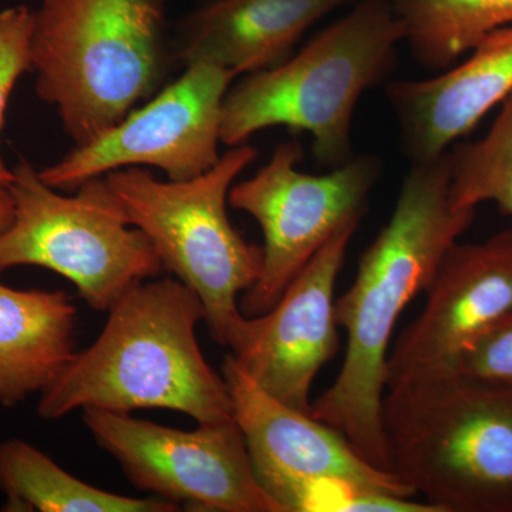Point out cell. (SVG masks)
I'll list each match as a JSON object with an SVG mask.
<instances>
[{
  "label": "cell",
  "mask_w": 512,
  "mask_h": 512,
  "mask_svg": "<svg viewBox=\"0 0 512 512\" xmlns=\"http://www.w3.org/2000/svg\"><path fill=\"white\" fill-rule=\"evenodd\" d=\"M450 153L414 163L389 222L360 256L355 282L335 303L346 330L345 362L311 416L338 430L380 470L392 473L383 433L390 339L404 308L426 291L441 258L476 220L450 201Z\"/></svg>",
  "instance_id": "6da1fadb"
},
{
  "label": "cell",
  "mask_w": 512,
  "mask_h": 512,
  "mask_svg": "<svg viewBox=\"0 0 512 512\" xmlns=\"http://www.w3.org/2000/svg\"><path fill=\"white\" fill-rule=\"evenodd\" d=\"M107 312L96 342L40 393L42 419L77 409H167L198 424L234 420L228 384L198 345L205 309L197 293L174 276H157L131 286Z\"/></svg>",
  "instance_id": "7a4b0ae2"
},
{
  "label": "cell",
  "mask_w": 512,
  "mask_h": 512,
  "mask_svg": "<svg viewBox=\"0 0 512 512\" xmlns=\"http://www.w3.org/2000/svg\"><path fill=\"white\" fill-rule=\"evenodd\" d=\"M29 59L37 97L82 146L163 89L173 72L167 0H42Z\"/></svg>",
  "instance_id": "3957f363"
},
{
  "label": "cell",
  "mask_w": 512,
  "mask_h": 512,
  "mask_svg": "<svg viewBox=\"0 0 512 512\" xmlns=\"http://www.w3.org/2000/svg\"><path fill=\"white\" fill-rule=\"evenodd\" d=\"M390 468L440 512H512V387L430 370L386 387Z\"/></svg>",
  "instance_id": "277c9868"
},
{
  "label": "cell",
  "mask_w": 512,
  "mask_h": 512,
  "mask_svg": "<svg viewBox=\"0 0 512 512\" xmlns=\"http://www.w3.org/2000/svg\"><path fill=\"white\" fill-rule=\"evenodd\" d=\"M403 42L404 26L389 0H360L296 55L232 84L221 143L241 146L259 131L286 127L311 134L318 163L345 164L357 103L386 76Z\"/></svg>",
  "instance_id": "5b68a950"
},
{
  "label": "cell",
  "mask_w": 512,
  "mask_h": 512,
  "mask_svg": "<svg viewBox=\"0 0 512 512\" xmlns=\"http://www.w3.org/2000/svg\"><path fill=\"white\" fill-rule=\"evenodd\" d=\"M256 157L249 143L229 147L211 170L184 181L158 180L141 167L106 175L130 224L150 239L165 271L200 296L212 339L231 352L248 328L238 296L261 275L262 247L232 227L228 195Z\"/></svg>",
  "instance_id": "8992f818"
},
{
  "label": "cell",
  "mask_w": 512,
  "mask_h": 512,
  "mask_svg": "<svg viewBox=\"0 0 512 512\" xmlns=\"http://www.w3.org/2000/svg\"><path fill=\"white\" fill-rule=\"evenodd\" d=\"M12 170L13 220L0 232V274L18 266L49 269L72 282L97 312L163 274L156 248L130 224L106 177L63 195L25 158Z\"/></svg>",
  "instance_id": "52a82bcc"
},
{
  "label": "cell",
  "mask_w": 512,
  "mask_h": 512,
  "mask_svg": "<svg viewBox=\"0 0 512 512\" xmlns=\"http://www.w3.org/2000/svg\"><path fill=\"white\" fill-rule=\"evenodd\" d=\"M302 157L298 141H284L251 178L229 191V205L251 215L264 234L261 275L239 302L248 318L271 311L332 235L346 222L362 220L382 174L373 154L319 175L299 170Z\"/></svg>",
  "instance_id": "ba28073f"
},
{
  "label": "cell",
  "mask_w": 512,
  "mask_h": 512,
  "mask_svg": "<svg viewBox=\"0 0 512 512\" xmlns=\"http://www.w3.org/2000/svg\"><path fill=\"white\" fill-rule=\"evenodd\" d=\"M221 373L256 477L284 512H352L366 491L416 495L396 474L366 461L338 430L266 393L231 355Z\"/></svg>",
  "instance_id": "9c48e42d"
},
{
  "label": "cell",
  "mask_w": 512,
  "mask_h": 512,
  "mask_svg": "<svg viewBox=\"0 0 512 512\" xmlns=\"http://www.w3.org/2000/svg\"><path fill=\"white\" fill-rule=\"evenodd\" d=\"M83 421L131 484L151 497L190 511L284 512L259 483L235 419L184 431L84 409Z\"/></svg>",
  "instance_id": "30bf717a"
},
{
  "label": "cell",
  "mask_w": 512,
  "mask_h": 512,
  "mask_svg": "<svg viewBox=\"0 0 512 512\" xmlns=\"http://www.w3.org/2000/svg\"><path fill=\"white\" fill-rule=\"evenodd\" d=\"M238 77L217 64H188L175 82L43 168L40 178L57 191L73 192L121 168H158L171 181L207 173L222 156V106Z\"/></svg>",
  "instance_id": "8fae6325"
},
{
  "label": "cell",
  "mask_w": 512,
  "mask_h": 512,
  "mask_svg": "<svg viewBox=\"0 0 512 512\" xmlns=\"http://www.w3.org/2000/svg\"><path fill=\"white\" fill-rule=\"evenodd\" d=\"M360 221L340 227L229 355L266 393L311 414L313 380L339 349L335 285Z\"/></svg>",
  "instance_id": "7c38bea8"
},
{
  "label": "cell",
  "mask_w": 512,
  "mask_h": 512,
  "mask_svg": "<svg viewBox=\"0 0 512 512\" xmlns=\"http://www.w3.org/2000/svg\"><path fill=\"white\" fill-rule=\"evenodd\" d=\"M424 292L423 312L387 356L386 387L416 373L451 369L478 336L512 316V229L451 245Z\"/></svg>",
  "instance_id": "4fadbf2b"
},
{
  "label": "cell",
  "mask_w": 512,
  "mask_h": 512,
  "mask_svg": "<svg viewBox=\"0 0 512 512\" xmlns=\"http://www.w3.org/2000/svg\"><path fill=\"white\" fill-rule=\"evenodd\" d=\"M511 93L512 26L485 36L457 66L386 87L412 164L446 153Z\"/></svg>",
  "instance_id": "5bb4252c"
},
{
  "label": "cell",
  "mask_w": 512,
  "mask_h": 512,
  "mask_svg": "<svg viewBox=\"0 0 512 512\" xmlns=\"http://www.w3.org/2000/svg\"><path fill=\"white\" fill-rule=\"evenodd\" d=\"M350 0H208L171 28L175 62L212 63L241 76L292 56L305 33Z\"/></svg>",
  "instance_id": "9a60e30c"
},
{
  "label": "cell",
  "mask_w": 512,
  "mask_h": 512,
  "mask_svg": "<svg viewBox=\"0 0 512 512\" xmlns=\"http://www.w3.org/2000/svg\"><path fill=\"white\" fill-rule=\"evenodd\" d=\"M77 309L63 291L15 289L0 279V404L42 393L76 355Z\"/></svg>",
  "instance_id": "2e32d148"
},
{
  "label": "cell",
  "mask_w": 512,
  "mask_h": 512,
  "mask_svg": "<svg viewBox=\"0 0 512 512\" xmlns=\"http://www.w3.org/2000/svg\"><path fill=\"white\" fill-rule=\"evenodd\" d=\"M0 490L9 512H175L181 508L157 497L109 493L73 477L28 441L0 443Z\"/></svg>",
  "instance_id": "e0dca14e"
},
{
  "label": "cell",
  "mask_w": 512,
  "mask_h": 512,
  "mask_svg": "<svg viewBox=\"0 0 512 512\" xmlns=\"http://www.w3.org/2000/svg\"><path fill=\"white\" fill-rule=\"evenodd\" d=\"M416 62L441 72L494 30L512 26V0H389Z\"/></svg>",
  "instance_id": "ac0fdd59"
},
{
  "label": "cell",
  "mask_w": 512,
  "mask_h": 512,
  "mask_svg": "<svg viewBox=\"0 0 512 512\" xmlns=\"http://www.w3.org/2000/svg\"><path fill=\"white\" fill-rule=\"evenodd\" d=\"M448 153L450 201L456 210L494 202L512 215V93L483 138L454 144Z\"/></svg>",
  "instance_id": "d6986e66"
},
{
  "label": "cell",
  "mask_w": 512,
  "mask_h": 512,
  "mask_svg": "<svg viewBox=\"0 0 512 512\" xmlns=\"http://www.w3.org/2000/svg\"><path fill=\"white\" fill-rule=\"evenodd\" d=\"M33 12L25 5L0 10V136L10 96L20 77L30 72V35ZM13 170L6 165L0 148V188H9Z\"/></svg>",
  "instance_id": "ffe728a7"
},
{
  "label": "cell",
  "mask_w": 512,
  "mask_h": 512,
  "mask_svg": "<svg viewBox=\"0 0 512 512\" xmlns=\"http://www.w3.org/2000/svg\"><path fill=\"white\" fill-rule=\"evenodd\" d=\"M451 370L481 382L512 387V316L478 336Z\"/></svg>",
  "instance_id": "44dd1931"
},
{
  "label": "cell",
  "mask_w": 512,
  "mask_h": 512,
  "mask_svg": "<svg viewBox=\"0 0 512 512\" xmlns=\"http://www.w3.org/2000/svg\"><path fill=\"white\" fill-rule=\"evenodd\" d=\"M13 220V200L8 188H0V232L5 231Z\"/></svg>",
  "instance_id": "7402d4cb"
},
{
  "label": "cell",
  "mask_w": 512,
  "mask_h": 512,
  "mask_svg": "<svg viewBox=\"0 0 512 512\" xmlns=\"http://www.w3.org/2000/svg\"><path fill=\"white\" fill-rule=\"evenodd\" d=\"M198 3L208 2V0H197Z\"/></svg>",
  "instance_id": "603a6c76"
}]
</instances>
